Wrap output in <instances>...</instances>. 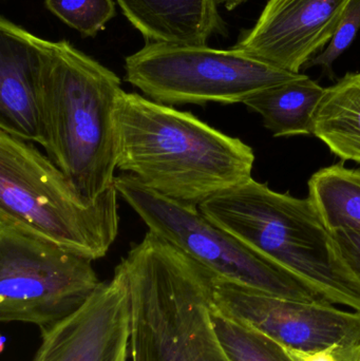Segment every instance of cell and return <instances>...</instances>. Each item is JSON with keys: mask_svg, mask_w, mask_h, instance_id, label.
<instances>
[{"mask_svg": "<svg viewBox=\"0 0 360 361\" xmlns=\"http://www.w3.org/2000/svg\"><path fill=\"white\" fill-rule=\"evenodd\" d=\"M92 262L0 216V320L44 330L71 315L101 284Z\"/></svg>", "mask_w": 360, "mask_h": 361, "instance_id": "cell-8", "label": "cell"}, {"mask_svg": "<svg viewBox=\"0 0 360 361\" xmlns=\"http://www.w3.org/2000/svg\"><path fill=\"white\" fill-rule=\"evenodd\" d=\"M114 129L116 167L190 207L252 179L255 154L244 142L139 93L122 91Z\"/></svg>", "mask_w": 360, "mask_h": 361, "instance_id": "cell-1", "label": "cell"}, {"mask_svg": "<svg viewBox=\"0 0 360 361\" xmlns=\"http://www.w3.org/2000/svg\"><path fill=\"white\" fill-rule=\"evenodd\" d=\"M359 29L360 0H351L328 48L317 56L312 57L304 66V69L321 66L325 73L333 78L332 66L352 44Z\"/></svg>", "mask_w": 360, "mask_h": 361, "instance_id": "cell-19", "label": "cell"}, {"mask_svg": "<svg viewBox=\"0 0 360 361\" xmlns=\"http://www.w3.org/2000/svg\"><path fill=\"white\" fill-rule=\"evenodd\" d=\"M32 34L4 16L0 18V131L42 146L37 52Z\"/></svg>", "mask_w": 360, "mask_h": 361, "instance_id": "cell-12", "label": "cell"}, {"mask_svg": "<svg viewBox=\"0 0 360 361\" xmlns=\"http://www.w3.org/2000/svg\"><path fill=\"white\" fill-rule=\"evenodd\" d=\"M234 48L154 44L125 59V80L168 106L244 103L264 89L300 78Z\"/></svg>", "mask_w": 360, "mask_h": 361, "instance_id": "cell-7", "label": "cell"}, {"mask_svg": "<svg viewBox=\"0 0 360 361\" xmlns=\"http://www.w3.org/2000/svg\"><path fill=\"white\" fill-rule=\"evenodd\" d=\"M331 233L345 265L360 283V231L340 228Z\"/></svg>", "mask_w": 360, "mask_h": 361, "instance_id": "cell-20", "label": "cell"}, {"mask_svg": "<svg viewBox=\"0 0 360 361\" xmlns=\"http://www.w3.org/2000/svg\"><path fill=\"white\" fill-rule=\"evenodd\" d=\"M129 23L154 44L206 46L226 35L217 0H116Z\"/></svg>", "mask_w": 360, "mask_h": 361, "instance_id": "cell-13", "label": "cell"}, {"mask_svg": "<svg viewBox=\"0 0 360 361\" xmlns=\"http://www.w3.org/2000/svg\"><path fill=\"white\" fill-rule=\"evenodd\" d=\"M213 331L230 361H295L287 348L262 333L222 315L211 303Z\"/></svg>", "mask_w": 360, "mask_h": 361, "instance_id": "cell-17", "label": "cell"}, {"mask_svg": "<svg viewBox=\"0 0 360 361\" xmlns=\"http://www.w3.org/2000/svg\"><path fill=\"white\" fill-rule=\"evenodd\" d=\"M44 6L82 37H94L116 16L114 0H44Z\"/></svg>", "mask_w": 360, "mask_h": 361, "instance_id": "cell-18", "label": "cell"}, {"mask_svg": "<svg viewBox=\"0 0 360 361\" xmlns=\"http://www.w3.org/2000/svg\"><path fill=\"white\" fill-rule=\"evenodd\" d=\"M313 135L344 162L360 164V72L325 88L315 111Z\"/></svg>", "mask_w": 360, "mask_h": 361, "instance_id": "cell-15", "label": "cell"}, {"mask_svg": "<svg viewBox=\"0 0 360 361\" xmlns=\"http://www.w3.org/2000/svg\"><path fill=\"white\" fill-rule=\"evenodd\" d=\"M218 4H223L228 11L235 10L237 6L242 4L243 2L247 1V0H217Z\"/></svg>", "mask_w": 360, "mask_h": 361, "instance_id": "cell-22", "label": "cell"}, {"mask_svg": "<svg viewBox=\"0 0 360 361\" xmlns=\"http://www.w3.org/2000/svg\"><path fill=\"white\" fill-rule=\"evenodd\" d=\"M287 351L295 361H360V343L354 345H334L314 353L292 349H287Z\"/></svg>", "mask_w": 360, "mask_h": 361, "instance_id": "cell-21", "label": "cell"}, {"mask_svg": "<svg viewBox=\"0 0 360 361\" xmlns=\"http://www.w3.org/2000/svg\"><path fill=\"white\" fill-rule=\"evenodd\" d=\"M37 52L42 147L80 195L94 201L114 185V111L122 93L113 71L68 40L32 34Z\"/></svg>", "mask_w": 360, "mask_h": 361, "instance_id": "cell-2", "label": "cell"}, {"mask_svg": "<svg viewBox=\"0 0 360 361\" xmlns=\"http://www.w3.org/2000/svg\"><path fill=\"white\" fill-rule=\"evenodd\" d=\"M120 264L132 302V361H230L211 324L215 274L149 231Z\"/></svg>", "mask_w": 360, "mask_h": 361, "instance_id": "cell-3", "label": "cell"}, {"mask_svg": "<svg viewBox=\"0 0 360 361\" xmlns=\"http://www.w3.org/2000/svg\"><path fill=\"white\" fill-rule=\"evenodd\" d=\"M40 332L42 343L32 361H127L132 302L122 264L77 311Z\"/></svg>", "mask_w": 360, "mask_h": 361, "instance_id": "cell-10", "label": "cell"}, {"mask_svg": "<svg viewBox=\"0 0 360 361\" xmlns=\"http://www.w3.org/2000/svg\"><path fill=\"white\" fill-rule=\"evenodd\" d=\"M114 186L149 231L218 277L281 298L330 302L312 286L211 222L199 208L173 201L129 173L116 177Z\"/></svg>", "mask_w": 360, "mask_h": 361, "instance_id": "cell-6", "label": "cell"}, {"mask_svg": "<svg viewBox=\"0 0 360 361\" xmlns=\"http://www.w3.org/2000/svg\"><path fill=\"white\" fill-rule=\"evenodd\" d=\"M308 186L309 197L330 231H360V171L338 163L315 173Z\"/></svg>", "mask_w": 360, "mask_h": 361, "instance_id": "cell-16", "label": "cell"}, {"mask_svg": "<svg viewBox=\"0 0 360 361\" xmlns=\"http://www.w3.org/2000/svg\"><path fill=\"white\" fill-rule=\"evenodd\" d=\"M325 88L302 74L300 78L264 89L244 101L263 118L275 137L313 135L315 111Z\"/></svg>", "mask_w": 360, "mask_h": 361, "instance_id": "cell-14", "label": "cell"}, {"mask_svg": "<svg viewBox=\"0 0 360 361\" xmlns=\"http://www.w3.org/2000/svg\"><path fill=\"white\" fill-rule=\"evenodd\" d=\"M198 208L330 302L360 312V283L345 265L331 231L310 197L277 192L252 178Z\"/></svg>", "mask_w": 360, "mask_h": 361, "instance_id": "cell-4", "label": "cell"}, {"mask_svg": "<svg viewBox=\"0 0 360 361\" xmlns=\"http://www.w3.org/2000/svg\"><path fill=\"white\" fill-rule=\"evenodd\" d=\"M0 216L99 260L118 235V192L113 185L88 201L33 143L0 131Z\"/></svg>", "mask_w": 360, "mask_h": 361, "instance_id": "cell-5", "label": "cell"}, {"mask_svg": "<svg viewBox=\"0 0 360 361\" xmlns=\"http://www.w3.org/2000/svg\"><path fill=\"white\" fill-rule=\"evenodd\" d=\"M213 307L296 351L314 353L360 343V312L342 311L333 303L281 298L216 276Z\"/></svg>", "mask_w": 360, "mask_h": 361, "instance_id": "cell-9", "label": "cell"}, {"mask_svg": "<svg viewBox=\"0 0 360 361\" xmlns=\"http://www.w3.org/2000/svg\"><path fill=\"white\" fill-rule=\"evenodd\" d=\"M351 0H270L234 48L279 69L300 70L333 37Z\"/></svg>", "mask_w": 360, "mask_h": 361, "instance_id": "cell-11", "label": "cell"}]
</instances>
